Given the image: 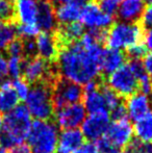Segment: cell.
<instances>
[{"instance_id": "4dcf8cb0", "label": "cell", "mask_w": 152, "mask_h": 153, "mask_svg": "<svg viewBox=\"0 0 152 153\" xmlns=\"http://www.w3.org/2000/svg\"><path fill=\"white\" fill-rule=\"evenodd\" d=\"M7 54L10 56H21L24 57V50H23V40L21 38L15 39L6 48ZM25 59V57H24Z\"/></svg>"}, {"instance_id": "d6a6232c", "label": "cell", "mask_w": 152, "mask_h": 153, "mask_svg": "<svg viewBox=\"0 0 152 153\" xmlns=\"http://www.w3.org/2000/svg\"><path fill=\"white\" fill-rule=\"evenodd\" d=\"M96 145H97L99 153H122V150L120 148L112 145L104 137L98 140Z\"/></svg>"}, {"instance_id": "1f68e13d", "label": "cell", "mask_w": 152, "mask_h": 153, "mask_svg": "<svg viewBox=\"0 0 152 153\" xmlns=\"http://www.w3.org/2000/svg\"><path fill=\"white\" fill-rule=\"evenodd\" d=\"M110 119H112L114 122L127 119V108H126L125 100L110 111Z\"/></svg>"}, {"instance_id": "8d00e7d4", "label": "cell", "mask_w": 152, "mask_h": 153, "mask_svg": "<svg viewBox=\"0 0 152 153\" xmlns=\"http://www.w3.org/2000/svg\"><path fill=\"white\" fill-rule=\"evenodd\" d=\"M143 42L148 50L152 51V28H147L144 30V38Z\"/></svg>"}, {"instance_id": "ee69618b", "label": "cell", "mask_w": 152, "mask_h": 153, "mask_svg": "<svg viewBox=\"0 0 152 153\" xmlns=\"http://www.w3.org/2000/svg\"><path fill=\"white\" fill-rule=\"evenodd\" d=\"M151 106H152V98H151Z\"/></svg>"}, {"instance_id": "6da1fadb", "label": "cell", "mask_w": 152, "mask_h": 153, "mask_svg": "<svg viewBox=\"0 0 152 153\" xmlns=\"http://www.w3.org/2000/svg\"><path fill=\"white\" fill-rule=\"evenodd\" d=\"M56 64L62 76L80 85H85L100 75L99 66L85 50L80 40L62 48Z\"/></svg>"}, {"instance_id": "603a6c76", "label": "cell", "mask_w": 152, "mask_h": 153, "mask_svg": "<svg viewBox=\"0 0 152 153\" xmlns=\"http://www.w3.org/2000/svg\"><path fill=\"white\" fill-rule=\"evenodd\" d=\"M17 28L12 21L0 24V52L6 50L7 46L16 39Z\"/></svg>"}, {"instance_id": "9a60e30c", "label": "cell", "mask_w": 152, "mask_h": 153, "mask_svg": "<svg viewBox=\"0 0 152 153\" xmlns=\"http://www.w3.org/2000/svg\"><path fill=\"white\" fill-rule=\"evenodd\" d=\"M144 10V0H122L115 19L117 21H126L127 23L139 22Z\"/></svg>"}, {"instance_id": "60d3db41", "label": "cell", "mask_w": 152, "mask_h": 153, "mask_svg": "<svg viewBox=\"0 0 152 153\" xmlns=\"http://www.w3.org/2000/svg\"><path fill=\"white\" fill-rule=\"evenodd\" d=\"M0 153H7V151H6V149L3 147V146L0 144Z\"/></svg>"}, {"instance_id": "f35d334b", "label": "cell", "mask_w": 152, "mask_h": 153, "mask_svg": "<svg viewBox=\"0 0 152 153\" xmlns=\"http://www.w3.org/2000/svg\"><path fill=\"white\" fill-rule=\"evenodd\" d=\"M10 153H33V152H31V149L28 145L20 144V145H17L15 147L10 148Z\"/></svg>"}, {"instance_id": "f1b7e54d", "label": "cell", "mask_w": 152, "mask_h": 153, "mask_svg": "<svg viewBox=\"0 0 152 153\" xmlns=\"http://www.w3.org/2000/svg\"><path fill=\"white\" fill-rule=\"evenodd\" d=\"M12 85L13 89L15 90L16 94L18 95L19 99L20 100H25L29 93V85L22 78V77H19V78H15L14 80H12Z\"/></svg>"}, {"instance_id": "7bdbcfd3", "label": "cell", "mask_w": 152, "mask_h": 153, "mask_svg": "<svg viewBox=\"0 0 152 153\" xmlns=\"http://www.w3.org/2000/svg\"><path fill=\"white\" fill-rule=\"evenodd\" d=\"M2 124H3V122H2V118H1V116H0V132H1V130H2Z\"/></svg>"}, {"instance_id": "484cf974", "label": "cell", "mask_w": 152, "mask_h": 153, "mask_svg": "<svg viewBox=\"0 0 152 153\" xmlns=\"http://www.w3.org/2000/svg\"><path fill=\"white\" fill-rule=\"evenodd\" d=\"M25 59L21 56H10L7 59L8 62V75L13 78H19L22 75L23 66H24Z\"/></svg>"}, {"instance_id": "e0dca14e", "label": "cell", "mask_w": 152, "mask_h": 153, "mask_svg": "<svg viewBox=\"0 0 152 153\" xmlns=\"http://www.w3.org/2000/svg\"><path fill=\"white\" fill-rule=\"evenodd\" d=\"M127 61V56L124 51L113 48L103 49L99 64V68L101 70L100 74L104 75V76L110 75V73L123 66L124 62Z\"/></svg>"}, {"instance_id": "3957f363", "label": "cell", "mask_w": 152, "mask_h": 153, "mask_svg": "<svg viewBox=\"0 0 152 153\" xmlns=\"http://www.w3.org/2000/svg\"><path fill=\"white\" fill-rule=\"evenodd\" d=\"M54 85L46 81L33 85L27 95L26 105L30 116L37 120L53 121L54 119V106H53L52 94Z\"/></svg>"}, {"instance_id": "e575fe53", "label": "cell", "mask_w": 152, "mask_h": 153, "mask_svg": "<svg viewBox=\"0 0 152 153\" xmlns=\"http://www.w3.org/2000/svg\"><path fill=\"white\" fill-rule=\"evenodd\" d=\"M74 153H99L98 152L97 145L93 142H87L82 143L78 148L74 151Z\"/></svg>"}, {"instance_id": "7a4b0ae2", "label": "cell", "mask_w": 152, "mask_h": 153, "mask_svg": "<svg viewBox=\"0 0 152 153\" xmlns=\"http://www.w3.org/2000/svg\"><path fill=\"white\" fill-rule=\"evenodd\" d=\"M2 130L0 132V144L5 149L22 144L31 127V116L25 105H17L5 114L2 119Z\"/></svg>"}, {"instance_id": "5bb4252c", "label": "cell", "mask_w": 152, "mask_h": 153, "mask_svg": "<svg viewBox=\"0 0 152 153\" xmlns=\"http://www.w3.org/2000/svg\"><path fill=\"white\" fill-rule=\"evenodd\" d=\"M38 17L37 25L42 31L52 32L57 27L55 7L50 0H37Z\"/></svg>"}, {"instance_id": "f546056e", "label": "cell", "mask_w": 152, "mask_h": 153, "mask_svg": "<svg viewBox=\"0 0 152 153\" xmlns=\"http://www.w3.org/2000/svg\"><path fill=\"white\" fill-rule=\"evenodd\" d=\"M147 51L148 49L146 48V46L144 44H141L129 47L124 52L127 56V59L130 61V59H142L147 54Z\"/></svg>"}, {"instance_id": "4316f807", "label": "cell", "mask_w": 152, "mask_h": 153, "mask_svg": "<svg viewBox=\"0 0 152 153\" xmlns=\"http://www.w3.org/2000/svg\"><path fill=\"white\" fill-rule=\"evenodd\" d=\"M17 34L21 39H33L40 32L37 24H18Z\"/></svg>"}, {"instance_id": "44dd1931", "label": "cell", "mask_w": 152, "mask_h": 153, "mask_svg": "<svg viewBox=\"0 0 152 153\" xmlns=\"http://www.w3.org/2000/svg\"><path fill=\"white\" fill-rule=\"evenodd\" d=\"M81 6L75 3L74 1H70L63 5H59L55 8V18L59 24H67V23L75 22L80 19Z\"/></svg>"}, {"instance_id": "8992f818", "label": "cell", "mask_w": 152, "mask_h": 153, "mask_svg": "<svg viewBox=\"0 0 152 153\" xmlns=\"http://www.w3.org/2000/svg\"><path fill=\"white\" fill-rule=\"evenodd\" d=\"M106 83L122 99H127L140 92L136 77L130 70L128 65H123L110 76L105 77Z\"/></svg>"}, {"instance_id": "5b68a950", "label": "cell", "mask_w": 152, "mask_h": 153, "mask_svg": "<svg viewBox=\"0 0 152 153\" xmlns=\"http://www.w3.org/2000/svg\"><path fill=\"white\" fill-rule=\"evenodd\" d=\"M27 140L33 153H55L59 141L57 125L53 121L36 120L31 123Z\"/></svg>"}, {"instance_id": "ffe728a7", "label": "cell", "mask_w": 152, "mask_h": 153, "mask_svg": "<svg viewBox=\"0 0 152 153\" xmlns=\"http://www.w3.org/2000/svg\"><path fill=\"white\" fill-rule=\"evenodd\" d=\"M18 95L13 89L12 80L4 79L0 83V111L3 113H8L19 105Z\"/></svg>"}, {"instance_id": "cb8c5ba5", "label": "cell", "mask_w": 152, "mask_h": 153, "mask_svg": "<svg viewBox=\"0 0 152 153\" xmlns=\"http://www.w3.org/2000/svg\"><path fill=\"white\" fill-rule=\"evenodd\" d=\"M122 153H152L151 142H142L139 139H131V141L123 148Z\"/></svg>"}, {"instance_id": "d6986e66", "label": "cell", "mask_w": 152, "mask_h": 153, "mask_svg": "<svg viewBox=\"0 0 152 153\" xmlns=\"http://www.w3.org/2000/svg\"><path fill=\"white\" fill-rule=\"evenodd\" d=\"M125 104L127 115L133 121H138L150 111V101L148 97L142 93H136L133 96L125 99Z\"/></svg>"}, {"instance_id": "8fae6325", "label": "cell", "mask_w": 152, "mask_h": 153, "mask_svg": "<svg viewBox=\"0 0 152 153\" xmlns=\"http://www.w3.org/2000/svg\"><path fill=\"white\" fill-rule=\"evenodd\" d=\"M100 76H101V74L99 75V77L97 79L87 83L85 87L83 88L85 96H83L82 101L85 102V111H89L90 115L100 113H108L104 98L99 90Z\"/></svg>"}, {"instance_id": "ac0fdd59", "label": "cell", "mask_w": 152, "mask_h": 153, "mask_svg": "<svg viewBox=\"0 0 152 153\" xmlns=\"http://www.w3.org/2000/svg\"><path fill=\"white\" fill-rule=\"evenodd\" d=\"M83 139L85 137L79 129H65L59 137L55 153H74L83 143Z\"/></svg>"}, {"instance_id": "7402d4cb", "label": "cell", "mask_w": 152, "mask_h": 153, "mask_svg": "<svg viewBox=\"0 0 152 153\" xmlns=\"http://www.w3.org/2000/svg\"><path fill=\"white\" fill-rule=\"evenodd\" d=\"M134 133L136 139L142 142L152 141V111H148L144 117L136 121Z\"/></svg>"}, {"instance_id": "277c9868", "label": "cell", "mask_w": 152, "mask_h": 153, "mask_svg": "<svg viewBox=\"0 0 152 153\" xmlns=\"http://www.w3.org/2000/svg\"><path fill=\"white\" fill-rule=\"evenodd\" d=\"M144 30L140 22L127 23L116 21L106 30L104 46L113 49H127L134 45L144 44Z\"/></svg>"}, {"instance_id": "ab89813d", "label": "cell", "mask_w": 152, "mask_h": 153, "mask_svg": "<svg viewBox=\"0 0 152 153\" xmlns=\"http://www.w3.org/2000/svg\"><path fill=\"white\" fill-rule=\"evenodd\" d=\"M71 0H50V2L53 4V6H54L55 8L59 7V5H63V4L65 3H68V2H70Z\"/></svg>"}, {"instance_id": "b9f144b4", "label": "cell", "mask_w": 152, "mask_h": 153, "mask_svg": "<svg viewBox=\"0 0 152 153\" xmlns=\"http://www.w3.org/2000/svg\"><path fill=\"white\" fill-rule=\"evenodd\" d=\"M145 2V5H150L152 4V0H144Z\"/></svg>"}, {"instance_id": "7c38bea8", "label": "cell", "mask_w": 152, "mask_h": 153, "mask_svg": "<svg viewBox=\"0 0 152 153\" xmlns=\"http://www.w3.org/2000/svg\"><path fill=\"white\" fill-rule=\"evenodd\" d=\"M132 133L133 128L129 120L124 119L121 121L113 122V124L108 125L104 137L116 147L124 148L131 141Z\"/></svg>"}, {"instance_id": "836d02e7", "label": "cell", "mask_w": 152, "mask_h": 153, "mask_svg": "<svg viewBox=\"0 0 152 153\" xmlns=\"http://www.w3.org/2000/svg\"><path fill=\"white\" fill-rule=\"evenodd\" d=\"M139 22L144 29L152 28V4L147 5L145 7L142 17H141V20Z\"/></svg>"}, {"instance_id": "83f0119b", "label": "cell", "mask_w": 152, "mask_h": 153, "mask_svg": "<svg viewBox=\"0 0 152 153\" xmlns=\"http://www.w3.org/2000/svg\"><path fill=\"white\" fill-rule=\"evenodd\" d=\"M14 20L13 2L10 0H0V24Z\"/></svg>"}, {"instance_id": "9c48e42d", "label": "cell", "mask_w": 152, "mask_h": 153, "mask_svg": "<svg viewBox=\"0 0 152 153\" xmlns=\"http://www.w3.org/2000/svg\"><path fill=\"white\" fill-rule=\"evenodd\" d=\"M83 25L90 27V28H98V29H108L113 24L115 20L113 17L104 14L101 10L95 4L93 1L85 4L81 8L80 19Z\"/></svg>"}, {"instance_id": "52a82bcc", "label": "cell", "mask_w": 152, "mask_h": 153, "mask_svg": "<svg viewBox=\"0 0 152 153\" xmlns=\"http://www.w3.org/2000/svg\"><path fill=\"white\" fill-rule=\"evenodd\" d=\"M83 96L85 91L80 85L61 76L53 87L52 100L54 111L65 105L81 102L83 100Z\"/></svg>"}, {"instance_id": "74e56055", "label": "cell", "mask_w": 152, "mask_h": 153, "mask_svg": "<svg viewBox=\"0 0 152 153\" xmlns=\"http://www.w3.org/2000/svg\"><path fill=\"white\" fill-rule=\"evenodd\" d=\"M144 68L146 70V72L152 77V51L149 53H147L144 56Z\"/></svg>"}, {"instance_id": "d4e9b609", "label": "cell", "mask_w": 152, "mask_h": 153, "mask_svg": "<svg viewBox=\"0 0 152 153\" xmlns=\"http://www.w3.org/2000/svg\"><path fill=\"white\" fill-rule=\"evenodd\" d=\"M92 1L97 4V6L104 14L115 19L122 0H92Z\"/></svg>"}, {"instance_id": "2e32d148", "label": "cell", "mask_w": 152, "mask_h": 153, "mask_svg": "<svg viewBox=\"0 0 152 153\" xmlns=\"http://www.w3.org/2000/svg\"><path fill=\"white\" fill-rule=\"evenodd\" d=\"M36 44L39 56L48 62H56L59 50L52 32L40 31L36 36Z\"/></svg>"}, {"instance_id": "4fadbf2b", "label": "cell", "mask_w": 152, "mask_h": 153, "mask_svg": "<svg viewBox=\"0 0 152 153\" xmlns=\"http://www.w3.org/2000/svg\"><path fill=\"white\" fill-rule=\"evenodd\" d=\"M14 20L18 24H37V0H14Z\"/></svg>"}, {"instance_id": "30bf717a", "label": "cell", "mask_w": 152, "mask_h": 153, "mask_svg": "<svg viewBox=\"0 0 152 153\" xmlns=\"http://www.w3.org/2000/svg\"><path fill=\"white\" fill-rule=\"evenodd\" d=\"M110 125V114L100 113L90 115L82 123V134L90 142L98 141L104 137Z\"/></svg>"}, {"instance_id": "ba28073f", "label": "cell", "mask_w": 152, "mask_h": 153, "mask_svg": "<svg viewBox=\"0 0 152 153\" xmlns=\"http://www.w3.org/2000/svg\"><path fill=\"white\" fill-rule=\"evenodd\" d=\"M85 108L81 102L68 104L54 111L53 122L62 129H74L85 121Z\"/></svg>"}, {"instance_id": "d590c367", "label": "cell", "mask_w": 152, "mask_h": 153, "mask_svg": "<svg viewBox=\"0 0 152 153\" xmlns=\"http://www.w3.org/2000/svg\"><path fill=\"white\" fill-rule=\"evenodd\" d=\"M8 75L7 59L3 54H0V81L4 80Z\"/></svg>"}]
</instances>
